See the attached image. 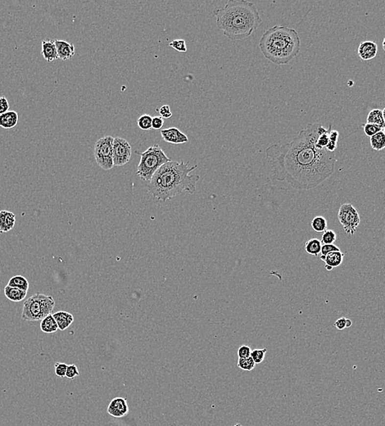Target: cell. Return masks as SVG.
<instances>
[{"instance_id": "7bdbcfd3", "label": "cell", "mask_w": 385, "mask_h": 426, "mask_svg": "<svg viewBox=\"0 0 385 426\" xmlns=\"http://www.w3.org/2000/svg\"><path fill=\"white\" fill-rule=\"evenodd\" d=\"M382 112H383V117H384V120H385V108H384V109L382 110Z\"/></svg>"}, {"instance_id": "277c9868", "label": "cell", "mask_w": 385, "mask_h": 426, "mask_svg": "<svg viewBox=\"0 0 385 426\" xmlns=\"http://www.w3.org/2000/svg\"><path fill=\"white\" fill-rule=\"evenodd\" d=\"M259 47L263 56L271 63L286 65L300 52V38L293 28L275 25L263 33Z\"/></svg>"}, {"instance_id": "f6af8a7d", "label": "cell", "mask_w": 385, "mask_h": 426, "mask_svg": "<svg viewBox=\"0 0 385 426\" xmlns=\"http://www.w3.org/2000/svg\"><path fill=\"white\" fill-rule=\"evenodd\" d=\"M383 132H384V134H385V127L383 129Z\"/></svg>"}, {"instance_id": "3957f363", "label": "cell", "mask_w": 385, "mask_h": 426, "mask_svg": "<svg viewBox=\"0 0 385 426\" xmlns=\"http://www.w3.org/2000/svg\"><path fill=\"white\" fill-rule=\"evenodd\" d=\"M217 25L230 40H243L252 35L262 23L254 3L246 0H229L221 8H215Z\"/></svg>"}, {"instance_id": "9c48e42d", "label": "cell", "mask_w": 385, "mask_h": 426, "mask_svg": "<svg viewBox=\"0 0 385 426\" xmlns=\"http://www.w3.org/2000/svg\"><path fill=\"white\" fill-rule=\"evenodd\" d=\"M132 149L130 143L123 138H114L113 140V163L114 166L121 167L130 162Z\"/></svg>"}, {"instance_id": "d6a6232c", "label": "cell", "mask_w": 385, "mask_h": 426, "mask_svg": "<svg viewBox=\"0 0 385 426\" xmlns=\"http://www.w3.org/2000/svg\"><path fill=\"white\" fill-rule=\"evenodd\" d=\"M68 365L66 363H58L55 364V373L56 376L61 378L66 377V373L68 370Z\"/></svg>"}, {"instance_id": "44dd1931", "label": "cell", "mask_w": 385, "mask_h": 426, "mask_svg": "<svg viewBox=\"0 0 385 426\" xmlns=\"http://www.w3.org/2000/svg\"><path fill=\"white\" fill-rule=\"evenodd\" d=\"M367 123L380 126L381 129L385 127V120L383 117L382 110L375 108L370 111L367 116Z\"/></svg>"}, {"instance_id": "2e32d148", "label": "cell", "mask_w": 385, "mask_h": 426, "mask_svg": "<svg viewBox=\"0 0 385 426\" xmlns=\"http://www.w3.org/2000/svg\"><path fill=\"white\" fill-rule=\"evenodd\" d=\"M53 317H54V319L58 324V329H60L62 331L68 329L71 325L74 322L73 315L71 314L69 312H64V311L55 312L54 314H53Z\"/></svg>"}, {"instance_id": "ee69618b", "label": "cell", "mask_w": 385, "mask_h": 426, "mask_svg": "<svg viewBox=\"0 0 385 426\" xmlns=\"http://www.w3.org/2000/svg\"><path fill=\"white\" fill-rule=\"evenodd\" d=\"M242 426V425H241V424H236V425H235V426Z\"/></svg>"}, {"instance_id": "f35d334b", "label": "cell", "mask_w": 385, "mask_h": 426, "mask_svg": "<svg viewBox=\"0 0 385 426\" xmlns=\"http://www.w3.org/2000/svg\"><path fill=\"white\" fill-rule=\"evenodd\" d=\"M346 322H347V318H345V317H341V318L337 320V321L335 322L334 326H335V328L338 329V330H343V329H344L346 328Z\"/></svg>"}, {"instance_id": "d4e9b609", "label": "cell", "mask_w": 385, "mask_h": 426, "mask_svg": "<svg viewBox=\"0 0 385 426\" xmlns=\"http://www.w3.org/2000/svg\"><path fill=\"white\" fill-rule=\"evenodd\" d=\"M311 226L315 232H318V233L325 232L327 229V220L325 219L324 217L317 216V217L313 218V221L311 222Z\"/></svg>"}, {"instance_id": "8d00e7d4", "label": "cell", "mask_w": 385, "mask_h": 426, "mask_svg": "<svg viewBox=\"0 0 385 426\" xmlns=\"http://www.w3.org/2000/svg\"><path fill=\"white\" fill-rule=\"evenodd\" d=\"M163 125H164V119L163 117H153V122H152V128L154 130H162Z\"/></svg>"}, {"instance_id": "7c38bea8", "label": "cell", "mask_w": 385, "mask_h": 426, "mask_svg": "<svg viewBox=\"0 0 385 426\" xmlns=\"http://www.w3.org/2000/svg\"><path fill=\"white\" fill-rule=\"evenodd\" d=\"M358 56L362 61H370L377 55V44L370 40L362 41L358 46Z\"/></svg>"}, {"instance_id": "8992f818", "label": "cell", "mask_w": 385, "mask_h": 426, "mask_svg": "<svg viewBox=\"0 0 385 426\" xmlns=\"http://www.w3.org/2000/svg\"><path fill=\"white\" fill-rule=\"evenodd\" d=\"M55 307L53 297L36 293L24 302L22 319L26 322H40L52 314Z\"/></svg>"}, {"instance_id": "4fadbf2b", "label": "cell", "mask_w": 385, "mask_h": 426, "mask_svg": "<svg viewBox=\"0 0 385 426\" xmlns=\"http://www.w3.org/2000/svg\"><path fill=\"white\" fill-rule=\"evenodd\" d=\"M54 42L58 51V57L60 59L66 61L70 59L75 55V46L72 44L63 40H55Z\"/></svg>"}, {"instance_id": "ffe728a7", "label": "cell", "mask_w": 385, "mask_h": 426, "mask_svg": "<svg viewBox=\"0 0 385 426\" xmlns=\"http://www.w3.org/2000/svg\"><path fill=\"white\" fill-rule=\"evenodd\" d=\"M40 329L45 334H53L58 331V324L53 317V314L48 315L41 321Z\"/></svg>"}, {"instance_id": "6da1fadb", "label": "cell", "mask_w": 385, "mask_h": 426, "mask_svg": "<svg viewBox=\"0 0 385 426\" xmlns=\"http://www.w3.org/2000/svg\"><path fill=\"white\" fill-rule=\"evenodd\" d=\"M320 123H309L286 145L274 144L266 149L274 174L273 179L286 181L297 190H309L330 178L335 172V152L315 147L322 129Z\"/></svg>"}, {"instance_id": "ab89813d", "label": "cell", "mask_w": 385, "mask_h": 426, "mask_svg": "<svg viewBox=\"0 0 385 426\" xmlns=\"http://www.w3.org/2000/svg\"><path fill=\"white\" fill-rule=\"evenodd\" d=\"M338 136H339V133H338V131H337V130H330V141L338 143Z\"/></svg>"}, {"instance_id": "7a4b0ae2", "label": "cell", "mask_w": 385, "mask_h": 426, "mask_svg": "<svg viewBox=\"0 0 385 426\" xmlns=\"http://www.w3.org/2000/svg\"><path fill=\"white\" fill-rule=\"evenodd\" d=\"M198 167L197 165L189 167V162L170 161L163 165L153 175L148 183V191L158 201L166 202L182 193L193 194L197 183L200 179L198 175H190Z\"/></svg>"}, {"instance_id": "e575fe53", "label": "cell", "mask_w": 385, "mask_h": 426, "mask_svg": "<svg viewBox=\"0 0 385 426\" xmlns=\"http://www.w3.org/2000/svg\"><path fill=\"white\" fill-rule=\"evenodd\" d=\"M251 352H252V350H251L250 347L243 345V346L240 347L238 350V356H239V358H247V357L251 356Z\"/></svg>"}, {"instance_id": "8fae6325", "label": "cell", "mask_w": 385, "mask_h": 426, "mask_svg": "<svg viewBox=\"0 0 385 426\" xmlns=\"http://www.w3.org/2000/svg\"><path fill=\"white\" fill-rule=\"evenodd\" d=\"M129 406L127 401L124 398H115L111 401L108 406V413L116 418H121L127 415Z\"/></svg>"}, {"instance_id": "5bb4252c", "label": "cell", "mask_w": 385, "mask_h": 426, "mask_svg": "<svg viewBox=\"0 0 385 426\" xmlns=\"http://www.w3.org/2000/svg\"><path fill=\"white\" fill-rule=\"evenodd\" d=\"M43 57L47 62L50 63L58 59V51L56 48L55 42L51 40H45L42 41V50H41Z\"/></svg>"}, {"instance_id": "74e56055", "label": "cell", "mask_w": 385, "mask_h": 426, "mask_svg": "<svg viewBox=\"0 0 385 426\" xmlns=\"http://www.w3.org/2000/svg\"><path fill=\"white\" fill-rule=\"evenodd\" d=\"M9 102H8L7 98L0 97V115L3 114L5 112L9 111Z\"/></svg>"}, {"instance_id": "7402d4cb", "label": "cell", "mask_w": 385, "mask_h": 426, "mask_svg": "<svg viewBox=\"0 0 385 426\" xmlns=\"http://www.w3.org/2000/svg\"><path fill=\"white\" fill-rule=\"evenodd\" d=\"M370 146L375 151H382L385 149V135L383 130L370 138Z\"/></svg>"}, {"instance_id": "5b68a950", "label": "cell", "mask_w": 385, "mask_h": 426, "mask_svg": "<svg viewBox=\"0 0 385 426\" xmlns=\"http://www.w3.org/2000/svg\"><path fill=\"white\" fill-rule=\"evenodd\" d=\"M135 153L140 156L137 175L144 181H150L153 175L163 165L171 161L164 150L158 145H151L144 152L135 151Z\"/></svg>"}, {"instance_id": "30bf717a", "label": "cell", "mask_w": 385, "mask_h": 426, "mask_svg": "<svg viewBox=\"0 0 385 426\" xmlns=\"http://www.w3.org/2000/svg\"><path fill=\"white\" fill-rule=\"evenodd\" d=\"M161 135L165 142L171 145H183L189 142L187 135L175 127L160 130Z\"/></svg>"}, {"instance_id": "1f68e13d", "label": "cell", "mask_w": 385, "mask_h": 426, "mask_svg": "<svg viewBox=\"0 0 385 426\" xmlns=\"http://www.w3.org/2000/svg\"><path fill=\"white\" fill-rule=\"evenodd\" d=\"M80 376V372L78 371V367L75 366V364L68 365L67 373H66V377L68 379H75V377Z\"/></svg>"}, {"instance_id": "83f0119b", "label": "cell", "mask_w": 385, "mask_h": 426, "mask_svg": "<svg viewBox=\"0 0 385 426\" xmlns=\"http://www.w3.org/2000/svg\"><path fill=\"white\" fill-rule=\"evenodd\" d=\"M337 239V234L332 229H326L323 232L321 243L324 245H333Z\"/></svg>"}, {"instance_id": "9a60e30c", "label": "cell", "mask_w": 385, "mask_h": 426, "mask_svg": "<svg viewBox=\"0 0 385 426\" xmlns=\"http://www.w3.org/2000/svg\"><path fill=\"white\" fill-rule=\"evenodd\" d=\"M16 223V215L13 212L3 210L0 212V232L7 233L13 229Z\"/></svg>"}, {"instance_id": "b9f144b4", "label": "cell", "mask_w": 385, "mask_h": 426, "mask_svg": "<svg viewBox=\"0 0 385 426\" xmlns=\"http://www.w3.org/2000/svg\"><path fill=\"white\" fill-rule=\"evenodd\" d=\"M382 47H383V50H385V39H384V40H383Z\"/></svg>"}, {"instance_id": "e0dca14e", "label": "cell", "mask_w": 385, "mask_h": 426, "mask_svg": "<svg viewBox=\"0 0 385 426\" xmlns=\"http://www.w3.org/2000/svg\"><path fill=\"white\" fill-rule=\"evenodd\" d=\"M19 116L15 111L8 112L0 115V127L3 129H12L18 125Z\"/></svg>"}, {"instance_id": "bcb514c9", "label": "cell", "mask_w": 385, "mask_h": 426, "mask_svg": "<svg viewBox=\"0 0 385 426\" xmlns=\"http://www.w3.org/2000/svg\"></svg>"}, {"instance_id": "836d02e7", "label": "cell", "mask_w": 385, "mask_h": 426, "mask_svg": "<svg viewBox=\"0 0 385 426\" xmlns=\"http://www.w3.org/2000/svg\"><path fill=\"white\" fill-rule=\"evenodd\" d=\"M157 112L160 113V117L163 119H169L172 117V112H170V107L169 105H163L160 107V109H157Z\"/></svg>"}, {"instance_id": "d6986e66", "label": "cell", "mask_w": 385, "mask_h": 426, "mask_svg": "<svg viewBox=\"0 0 385 426\" xmlns=\"http://www.w3.org/2000/svg\"><path fill=\"white\" fill-rule=\"evenodd\" d=\"M27 292L25 290H23V289H18V288L8 286V285L4 288V294H5L6 298L9 299L10 301H14V302H18V301L24 300L26 297Z\"/></svg>"}, {"instance_id": "ac0fdd59", "label": "cell", "mask_w": 385, "mask_h": 426, "mask_svg": "<svg viewBox=\"0 0 385 426\" xmlns=\"http://www.w3.org/2000/svg\"><path fill=\"white\" fill-rule=\"evenodd\" d=\"M343 258H344V253L341 251L330 252L325 256L321 255L320 257V259L325 262V266L332 267L333 269L335 267H338V266H340L343 262Z\"/></svg>"}, {"instance_id": "60d3db41", "label": "cell", "mask_w": 385, "mask_h": 426, "mask_svg": "<svg viewBox=\"0 0 385 426\" xmlns=\"http://www.w3.org/2000/svg\"><path fill=\"white\" fill-rule=\"evenodd\" d=\"M352 325H353L352 321L347 318V322H346V328H349V327L352 326Z\"/></svg>"}, {"instance_id": "ba28073f", "label": "cell", "mask_w": 385, "mask_h": 426, "mask_svg": "<svg viewBox=\"0 0 385 426\" xmlns=\"http://www.w3.org/2000/svg\"><path fill=\"white\" fill-rule=\"evenodd\" d=\"M338 218L344 231L353 236L361 223L360 215L357 208L351 203H343L338 210Z\"/></svg>"}, {"instance_id": "f546056e", "label": "cell", "mask_w": 385, "mask_h": 426, "mask_svg": "<svg viewBox=\"0 0 385 426\" xmlns=\"http://www.w3.org/2000/svg\"><path fill=\"white\" fill-rule=\"evenodd\" d=\"M266 351H267L266 349H254L251 352V357L253 359V361H255L256 364L262 363L265 358Z\"/></svg>"}, {"instance_id": "4316f807", "label": "cell", "mask_w": 385, "mask_h": 426, "mask_svg": "<svg viewBox=\"0 0 385 426\" xmlns=\"http://www.w3.org/2000/svg\"><path fill=\"white\" fill-rule=\"evenodd\" d=\"M255 365V361H253V359L251 356L247 358H239L238 360V367L246 372H250L254 369Z\"/></svg>"}, {"instance_id": "f1b7e54d", "label": "cell", "mask_w": 385, "mask_h": 426, "mask_svg": "<svg viewBox=\"0 0 385 426\" xmlns=\"http://www.w3.org/2000/svg\"><path fill=\"white\" fill-rule=\"evenodd\" d=\"M363 131L365 133V135H367L368 137H371L373 135H375V134H377L378 132H380L381 130H383V129L380 127V126H378V125H374V124H370V123H366V124H363Z\"/></svg>"}, {"instance_id": "4dcf8cb0", "label": "cell", "mask_w": 385, "mask_h": 426, "mask_svg": "<svg viewBox=\"0 0 385 426\" xmlns=\"http://www.w3.org/2000/svg\"><path fill=\"white\" fill-rule=\"evenodd\" d=\"M170 47L173 48L174 50H177L178 52H187V45L185 42V40H175L171 41L169 44Z\"/></svg>"}, {"instance_id": "52a82bcc", "label": "cell", "mask_w": 385, "mask_h": 426, "mask_svg": "<svg viewBox=\"0 0 385 426\" xmlns=\"http://www.w3.org/2000/svg\"><path fill=\"white\" fill-rule=\"evenodd\" d=\"M113 140L114 138L107 135L95 143V161L102 169L108 171L114 167L113 163Z\"/></svg>"}, {"instance_id": "cb8c5ba5", "label": "cell", "mask_w": 385, "mask_h": 426, "mask_svg": "<svg viewBox=\"0 0 385 426\" xmlns=\"http://www.w3.org/2000/svg\"><path fill=\"white\" fill-rule=\"evenodd\" d=\"M8 285L13 287V288L23 289L25 291H28V289H29V282L26 278L23 276H15L13 278H11L10 280L8 281Z\"/></svg>"}, {"instance_id": "d590c367", "label": "cell", "mask_w": 385, "mask_h": 426, "mask_svg": "<svg viewBox=\"0 0 385 426\" xmlns=\"http://www.w3.org/2000/svg\"><path fill=\"white\" fill-rule=\"evenodd\" d=\"M338 251H340L339 248L337 247L336 245L333 244V245H323L321 246V251H320V252H321V255L325 256V255L329 254L330 252H338Z\"/></svg>"}, {"instance_id": "603a6c76", "label": "cell", "mask_w": 385, "mask_h": 426, "mask_svg": "<svg viewBox=\"0 0 385 426\" xmlns=\"http://www.w3.org/2000/svg\"><path fill=\"white\" fill-rule=\"evenodd\" d=\"M321 241L318 239H312L306 243L305 250L308 254L318 256L321 251Z\"/></svg>"}, {"instance_id": "484cf974", "label": "cell", "mask_w": 385, "mask_h": 426, "mask_svg": "<svg viewBox=\"0 0 385 426\" xmlns=\"http://www.w3.org/2000/svg\"><path fill=\"white\" fill-rule=\"evenodd\" d=\"M153 117L150 115H141L137 120L138 126L142 130H149L152 129Z\"/></svg>"}]
</instances>
